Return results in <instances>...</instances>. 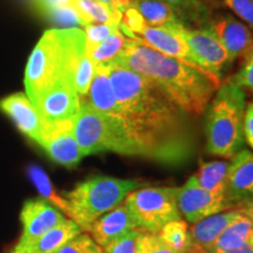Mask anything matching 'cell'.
I'll use <instances>...</instances> for the list:
<instances>
[{
    "label": "cell",
    "instance_id": "obj_28",
    "mask_svg": "<svg viewBox=\"0 0 253 253\" xmlns=\"http://www.w3.org/2000/svg\"><path fill=\"white\" fill-rule=\"evenodd\" d=\"M28 171H30V176L32 177V179H33V182L36 183L37 188L39 189L41 194L52 202L50 204L54 205L55 208H58L59 210L65 214V216L68 217L69 208H68L67 199L61 198L60 196L55 194L54 189H53L52 184L49 183L48 177L46 176V173L38 167H31Z\"/></svg>",
    "mask_w": 253,
    "mask_h": 253
},
{
    "label": "cell",
    "instance_id": "obj_9",
    "mask_svg": "<svg viewBox=\"0 0 253 253\" xmlns=\"http://www.w3.org/2000/svg\"><path fill=\"white\" fill-rule=\"evenodd\" d=\"M173 32L178 33L185 40L201 67L219 77L221 69L230 62V60L226 49L212 32L205 27L191 30L184 25L173 30Z\"/></svg>",
    "mask_w": 253,
    "mask_h": 253
},
{
    "label": "cell",
    "instance_id": "obj_3",
    "mask_svg": "<svg viewBox=\"0 0 253 253\" xmlns=\"http://www.w3.org/2000/svg\"><path fill=\"white\" fill-rule=\"evenodd\" d=\"M86 53V34L79 27L52 28L34 47L25 71V88L32 102L53 87L73 84L79 61Z\"/></svg>",
    "mask_w": 253,
    "mask_h": 253
},
{
    "label": "cell",
    "instance_id": "obj_34",
    "mask_svg": "<svg viewBox=\"0 0 253 253\" xmlns=\"http://www.w3.org/2000/svg\"><path fill=\"white\" fill-rule=\"evenodd\" d=\"M120 27H114L110 25L103 24H89L84 26V34H86V50L94 48L95 46L107 39L113 32L119 30Z\"/></svg>",
    "mask_w": 253,
    "mask_h": 253
},
{
    "label": "cell",
    "instance_id": "obj_37",
    "mask_svg": "<svg viewBox=\"0 0 253 253\" xmlns=\"http://www.w3.org/2000/svg\"><path fill=\"white\" fill-rule=\"evenodd\" d=\"M231 9L236 12L240 18L248 21L250 26L253 25V4L252 0H224Z\"/></svg>",
    "mask_w": 253,
    "mask_h": 253
},
{
    "label": "cell",
    "instance_id": "obj_39",
    "mask_svg": "<svg viewBox=\"0 0 253 253\" xmlns=\"http://www.w3.org/2000/svg\"><path fill=\"white\" fill-rule=\"evenodd\" d=\"M103 4L108 5L114 11H118L123 14V12L131 7V0H100Z\"/></svg>",
    "mask_w": 253,
    "mask_h": 253
},
{
    "label": "cell",
    "instance_id": "obj_26",
    "mask_svg": "<svg viewBox=\"0 0 253 253\" xmlns=\"http://www.w3.org/2000/svg\"><path fill=\"white\" fill-rule=\"evenodd\" d=\"M77 6L88 25L97 23L114 27L121 25L122 13L114 11L100 0H77Z\"/></svg>",
    "mask_w": 253,
    "mask_h": 253
},
{
    "label": "cell",
    "instance_id": "obj_14",
    "mask_svg": "<svg viewBox=\"0 0 253 253\" xmlns=\"http://www.w3.org/2000/svg\"><path fill=\"white\" fill-rule=\"evenodd\" d=\"M34 104L46 122L71 121L81 108V97L73 84H59L40 96Z\"/></svg>",
    "mask_w": 253,
    "mask_h": 253
},
{
    "label": "cell",
    "instance_id": "obj_10",
    "mask_svg": "<svg viewBox=\"0 0 253 253\" xmlns=\"http://www.w3.org/2000/svg\"><path fill=\"white\" fill-rule=\"evenodd\" d=\"M253 194V155L240 150L231 157L226 176L224 199L230 209L252 205Z\"/></svg>",
    "mask_w": 253,
    "mask_h": 253
},
{
    "label": "cell",
    "instance_id": "obj_20",
    "mask_svg": "<svg viewBox=\"0 0 253 253\" xmlns=\"http://www.w3.org/2000/svg\"><path fill=\"white\" fill-rule=\"evenodd\" d=\"M253 217L251 212L245 213L233 221L216 239L208 253H225L253 243Z\"/></svg>",
    "mask_w": 253,
    "mask_h": 253
},
{
    "label": "cell",
    "instance_id": "obj_13",
    "mask_svg": "<svg viewBox=\"0 0 253 253\" xmlns=\"http://www.w3.org/2000/svg\"><path fill=\"white\" fill-rule=\"evenodd\" d=\"M67 218L58 208L45 199H28L23 205L20 219L23 223L21 242L30 245L34 240Z\"/></svg>",
    "mask_w": 253,
    "mask_h": 253
},
{
    "label": "cell",
    "instance_id": "obj_12",
    "mask_svg": "<svg viewBox=\"0 0 253 253\" xmlns=\"http://www.w3.org/2000/svg\"><path fill=\"white\" fill-rule=\"evenodd\" d=\"M0 110L14 122L24 135L39 143L46 121L27 94L15 93L4 97L0 100Z\"/></svg>",
    "mask_w": 253,
    "mask_h": 253
},
{
    "label": "cell",
    "instance_id": "obj_25",
    "mask_svg": "<svg viewBox=\"0 0 253 253\" xmlns=\"http://www.w3.org/2000/svg\"><path fill=\"white\" fill-rule=\"evenodd\" d=\"M183 25L204 28L211 19V9L201 0H166Z\"/></svg>",
    "mask_w": 253,
    "mask_h": 253
},
{
    "label": "cell",
    "instance_id": "obj_6",
    "mask_svg": "<svg viewBox=\"0 0 253 253\" xmlns=\"http://www.w3.org/2000/svg\"><path fill=\"white\" fill-rule=\"evenodd\" d=\"M73 134L84 156L103 151L138 156L123 123L96 112L84 99L73 120Z\"/></svg>",
    "mask_w": 253,
    "mask_h": 253
},
{
    "label": "cell",
    "instance_id": "obj_38",
    "mask_svg": "<svg viewBox=\"0 0 253 253\" xmlns=\"http://www.w3.org/2000/svg\"><path fill=\"white\" fill-rule=\"evenodd\" d=\"M243 131H244V140L250 145L253 147V104H246L244 112V120H243Z\"/></svg>",
    "mask_w": 253,
    "mask_h": 253
},
{
    "label": "cell",
    "instance_id": "obj_23",
    "mask_svg": "<svg viewBox=\"0 0 253 253\" xmlns=\"http://www.w3.org/2000/svg\"><path fill=\"white\" fill-rule=\"evenodd\" d=\"M157 236L168 248L176 253H208L194 245L188 224L182 218L163 225L157 232Z\"/></svg>",
    "mask_w": 253,
    "mask_h": 253
},
{
    "label": "cell",
    "instance_id": "obj_21",
    "mask_svg": "<svg viewBox=\"0 0 253 253\" xmlns=\"http://www.w3.org/2000/svg\"><path fill=\"white\" fill-rule=\"evenodd\" d=\"M131 7L143 17L149 26L170 31L183 26L166 0H131Z\"/></svg>",
    "mask_w": 253,
    "mask_h": 253
},
{
    "label": "cell",
    "instance_id": "obj_16",
    "mask_svg": "<svg viewBox=\"0 0 253 253\" xmlns=\"http://www.w3.org/2000/svg\"><path fill=\"white\" fill-rule=\"evenodd\" d=\"M205 28H209L220 41L229 54L230 62L252 52L251 32L231 15H219L210 19Z\"/></svg>",
    "mask_w": 253,
    "mask_h": 253
},
{
    "label": "cell",
    "instance_id": "obj_41",
    "mask_svg": "<svg viewBox=\"0 0 253 253\" xmlns=\"http://www.w3.org/2000/svg\"><path fill=\"white\" fill-rule=\"evenodd\" d=\"M225 253H253V243L252 244H246L239 249L231 250V251H227Z\"/></svg>",
    "mask_w": 253,
    "mask_h": 253
},
{
    "label": "cell",
    "instance_id": "obj_1",
    "mask_svg": "<svg viewBox=\"0 0 253 253\" xmlns=\"http://www.w3.org/2000/svg\"><path fill=\"white\" fill-rule=\"evenodd\" d=\"M106 66L120 116L138 156L166 164L188 161L196 144L188 113L147 78L118 63Z\"/></svg>",
    "mask_w": 253,
    "mask_h": 253
},
{
    "label": "cell",
    "instance_id": "obj_33",
    "mask_svg": "<svg viewBox=\"0 0 253 253\" xmlns=\"http://www.w3.org/2000/svg\"><path fill=\"white\" fill-rule=\"evenodd\" d=\"M136 253H176L162 242L157 233L142 232L137 240Z\"/></svg>",
    "mask_w": 253,
    "mask_h": 253
},
{
    "label": "cell",
    "instance_id": "obj_5",
    "mask_svg": "<svg viewBox=\"0 0 253 253\" xmlns=\"http://www.w3.org/2000/svg\"><path fill=\"white\" fill-rule=\"evenodd\" d=\"M140 183L110 176H95L79 183L66 196L69 212L84 231L97 218L122 204L126 196L140 188Z\"/></svg>",
    "mask_w": 253,
    "mask_h": 253
},
{
    "label": "cell",
    "instance_id": "obj_2",
    "mask_svg": "<svg viewBox=\"0 0 253 253\" xmlns=\"http://www.w3.org/2000/svg\"><path fill=\"white\" fill-rule=\"evenodd\" d=\"M110 62L153 81L188 114L202 115L220 86V78L212 73L192 67L131 39H126L125 48Z\"/></svg>",
    "mask_w": 253,
    "mask_h": 253
},
{
    "label": "cell",
    "instance_id": "obj_8",
    "mask_svg": "<svg viewBox=\"0 0 253 253\" xmlns=\"http://www.w3.org/2000/svg\"><path fill=\"white\" fill-rule=\"evenodd\" d=\"M177 207L181 216L192 225L204 218L230 209L224 197L214 196L202 189L194 175L190 177L184 185L178 188Z\"/></svg>",
    "mask_w": 253,
    "mask_h": 253
},
{
    "label": "cell",
    "instance_id": "obj_30",
    "mask_svg": "<svg viewBox=\"0 0 253 253\" xmlns=\"http://www.w3.org/2000/svg\"><path fill=\"white\" fill-rule=\"evenodd\" d=\"M95 65L87 53L82 55L79 61L77 72L74 77V88L80 97H86L89 90L90 84L93 81Z\"/></svg>",
    "mask_w": 253,
    "mask_h": 253
},
{
    "label": "cell",
    "instance_id": "obj_4",
    "mask_svg": "<svg viewBox=\"0 0 253 253\" xmlns=\"http://www.w3.org/2000/svg\"><path fill=\"white\" fill-rule=\"evenodd\" d=\"M245 107V94L242 88L229 81L219 86L209 107L207 118L209 153L231 158L243 150L245 143L243 131Z\"/></svg>",
    "mask_w": 253,
    "mask_h": 253
},
{
    "label": "cell",
    "instance_id": "obj_19",
    "mask_svg": "<svg viewBox=\"0 0 253 253\" xmlns=\"http://www.w3.org/2000/svg\"><path fill=\"white\" fill-rule=\"evenodd\" d=\"M81 99L86 101L96 112L122 122L118 100H116L112 81H110L109 69L106 65L95 66L93 81L90 84L87 96L81 97Z\"/></svg>",
    "mask_w": 253,
    "mask_h": 253
},
{
    "label": "cell",
    "instance_id": "obj_29",
    "mask_svg": "<svg viewBox=\"0 0 253 253\" xmlns=\"http://www.w3.org/2000/svg\"><path fill=\"white\" fill-rule=\"evenodd\" d=\"M52 23L58 25L61 28H73L78 26H87L84 17L82 15L80 9L78 8L77 4L74 6H67L52 11L46 15Z\"/></svg>",
    "mask_w": 253,
    "mask_h": 253
},
{
    "label": "cell",
    "instance_id": "obj_27",
    "mask_svg": "<svg viewBox=\"0 0 253 253\" xmlns=\"http://www.w3.org/2000/svg\"><path fill=\"white\" fill-rule=\"evenodd\" d=\"M126 42V38L119 28L94 48L86 50V53L95 66L106 65L118 58L121 50L125 48Z\"/></svg>",
    "mask_w": 253,
    "mask_h": 253
},
{
    "label": "cell",
    "instance_id": "obj_15",
    "mask_svg": "<svg viewBox=\"0 0 253 253\" xmlns=\"http://www.w3.org/2000/svg\"><path fill=\"white\" fill-rule=\"evenodd\" d=\"M130 39L143 42L163 54L181 60L186 65L205 71L203 67L199 66L197 59L192 54L185 40L176 32L166 30V28L153 27L145 24L140 33L137 36L130 37Z\"/></svg>",
    "mask_w": 253,
    "mask_h": 253
},
{
    "label": "cell",
    "instance_id": "obj_35",
    "mask_svg": "<svg viewBox=\"0 0 253 253\" xmlns=\"http://www.w3.org/2000/svg\"><path fill=\"white\" fill-rule=\"evenodd\" d=\"M244 65L240 71L237 73L235 77L227 79L226 81L231 82L235 86L242 88V89H246V90H252L253 87V79H252V74H253V61H252V52L249 53L244 56Z\"/></svg>",
    "mask_w": 253,
    "mask_h": 253
},
{
    "label": "cell",
    "instance_id": "obj_42",
    "mask_svg": "<svg viewBox=\"0 0 253 253\" xmlns=\"http://www.w3.org/2000/svg\"><path fill=\"white\" fill-rule=\"evenodd\" d=\"M201 1L207 5L210 9L211 7H218L220 5V0H201Z\"/></svg>",
    "mask_w": 253,
    "mask_h": 253
},
{
    "label": "cell",
    "instance_id": "obj_32",
    "mask_svg": "<svg viewBox=\"0 0 253 253\" xmlns=\"http://www.w3.org/2000/svg\"><path fill=\"white\" fill-rule=\"evenodd\" d=\"M143 231L136 229L113 240L102 248V253H136L137 240Z\"/></svg>",
    "mask_w": 253,
    "mask_h": 253
},
{
    "label": "cell",
    "instance_id": "obj_17",
    "mask_svg": "<svg viewBox=\"0 0 253 253\" xmlns=\"http://www.w3.org/2000/svg\"><path fill=\"white\" fill-rule=\"evenodd\" d=\"M252 205L243 208L229 209L212 216L204 218L198 223L194 224L190 229L192 242L196 248L208 252L213 245L216 239L229 227L233 221L238 219L245 213L251 212Z\"/></svg>",
    "mask_w": 253,
    "mask_h": 253
},
{
    "label": "cell",
    "instance_id": "obj_36",
    "mask_svg": "<svg viewBox=\"0 0 253 253\" xmlns=\"http://www.w3.org/2000/svg\"><path fill=\"white\" fill-rule=\"evenodd\" d=\"M75 4H77V0H33L32 1L33 8L37 9L43 17H46L47 14L55 9L74 6Z\"/></svg>",
    "mask_w": 253,
    "mask_h": 253
},
{
    "label": "cell",
    "instance_id": "obj_22",
    "mask_svg": "<svg viewBox=\"0 0 253 253\" xmlns=\"http://www.w3.org/2000/svg\"><path fill=\"white\" fill-rule=\"evenodd\" d=\"M82 231L74 220L65 218L61 223L31 243L30 246L34 253H55L66 243L82 233Z\"/></svg>",
    "mask_w": 253,
    "mask_h": 253
},
{
    "label": "cell",
    "instance_id": "obj_43",
    "mask_svg": "<svg viewBox=\"0 0 253 253\" xmlns=\"http://www.w3.org/2000/svg\"><path fill=\"white\" fill-rule=\"evenodd\" d=\"M30 1H31V4H32V1H33V0H30Z\"/></svg>",
    "mask_w": 253,
    "mask_h": 253
},
{
    "label": "cell",
    "instance_id": "obj_7",
    "mask_svg": "<svg viewBox=\"0 0 253 253\" xmlns=\"http://www.w3.org/2000/svg\"><path fill=\"white\" fill-rule=\"evenodd\" d=\"M177 194L178 188L171 186L136 189L123 203L138 230L157 233L167 223L182 218L177 207Z\"/></svg>",
    "mask_w": 253,
    "mask_h": 253
},
{
    "label": "cell",
    "instance_id": "obj_18",
    "mask_svg": "<svg viewBox=\"0 0 253 253\" xmlns=\"http://www.w3.org/2000/svg\"><path fill=\"white\" fill-rule=\"evenodd\" d=\"M136 224L126 204H120L91 223L87 229L94 242L101 248L113 240L136 230Z\"/></svg>",
    "mask_w": 253,
    "mask_h": 253
},
{
    "label": "cell",
    "instance_id": "obj_24",
    "mask_svg": "<svg viewBox=\"0 0 253 253\" xmlns=\"http://www.w3.org/2000/svg\"><path fill=\"white\" fill-rule=\"evenodd\" d=\"M229 163L214 161V162L202 163L198 171L195 173V178L198 185L205 191L214 196L224 197L226 186V176Z\"/></svg>",
    "mask_w": 253,
    "mask_h": 253
},
{
    "label": "cell",
    "instance_id": "obj_31",
    "mask_svg": "<svg viewBox=\"0 0 253 253\" xmlns=\"http://www.w3.org/2000/svg\"><path fill=\"white\" fill-rule=\"evenodd\" d=\"M55 253H102V248L88 233H80L61 246Z\"/></svg>",
    "mask_w": 253,
    "mask_h": 253
},
{
    "label": "cell",
    "instance_id": "obj_40",
    "mask_svg": "<svg viewBox=\"0 0 253 253\" xmlns=\"http://www.w3.org/2000/svg\"><path fill=\"white\" fill-rule=\"evenodd\" d=\"M9 253H34L33 250L31 249V246L26 244V243L21 242V240H19L18 244L14 246L13 250H12Z\"/></svg>",
    "mask_w": 253,
    "mask_h": 253
},
{
    "label": "cell",
    "instance_id": "obj_11",
    "mask_svg": "<svg viewBox=\"0 0 253 253\" xmlns=\"http://www.w3.org/2000/svg\"><path fill=\"white\" fill-rule=\"evenodd\" d=\"M39 144L54 162L66 168H74L84 157L73 134V120L46 122Z\"/></svg>",
    "mask_w": 253,
    "mask_h": 253
}]
</instances>
